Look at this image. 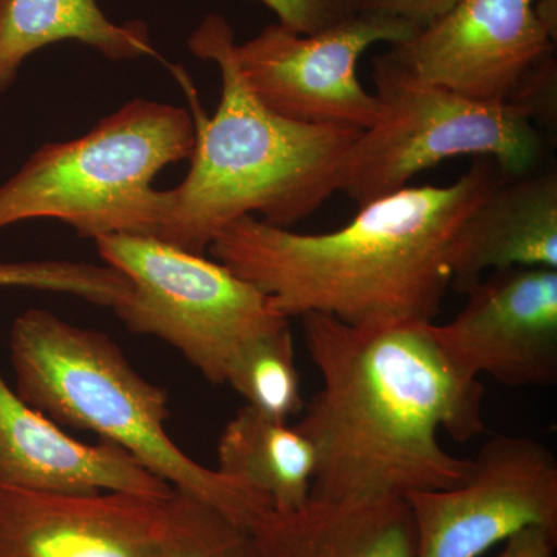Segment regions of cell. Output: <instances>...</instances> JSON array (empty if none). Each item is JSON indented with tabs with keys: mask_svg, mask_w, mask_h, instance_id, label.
<instances>
[{
	"mask_svg": "<svg viewBox=\"0 0 557 557\" xmlns=\"http://www.w3.org/2000/svg\"><path fill=\"white\" fill-rule=\"evenodd\" d=\"M557 533L544 528H527L505 542L497 557H555Z\"/></svg>",
	"mask_w": 557,
	"mask_h": 557,
	"instance_id": "cell-23",
	"label": "cell"
},
{
	"mask_svg": "<svg viewBox=\"0 0 557 557\" xmlns=\"http://www.w3.org/2000/svg\"><path fill=\"white\" fill-rule=\"evenodd\" d=\"M190 110L135 98L83 137L49 143L0 185V230L60 220L81 237L159 236L170 190L153 188L164 168L193 157Z\"/></svg>",
	"mask_w": 557,
	"mask_h": 557,
	"instance_id": "cell-5",
	"label": "cell"
},
{
	"mask_svg": "<svg viewBox=\"0 0 557 557\" xmlns=\"http://www.w3.org/2000/svg\"><path fill=\"white\" fill-rule=\"evenodd\" d=\"M95 245L131 284L129 298L113 313L135 335L170 344L214 386L225 384L242 347L289 324L265 293L218 260L156 236L112 234Z\"/></svg>",
	"mask_w": 557,
	"mask_h": 557,
	"instance_id": "cell-7",
	"label": "cell"
},
{
	"mask_svg": "<svg viewBox=\"0 0 557 557\" xmlns=\"http://www.w3.org/2000/svg\"><path fill=\"white\" fill-rule=\"evenodd\" d=\"M557 269V172L500 174L461 223L450 248L453 288L467 293L486 271Z\"/></svg>",
	"mask_w": 557,
	"mask_h": 557,
	"instance_id": "cell-14",
	"label": "cell"
},
{
	"mask_svg": "<svg viewBox=\"0 0 557 557\" xmlns=\"http://www.w3.org/2000/svg\"><path fill=\"white\" fill-rule=\"evenodd\" d=\"M0 486L44 493H127L168 500L174 487L126 450L73 438L0 375Z\"/></svg>",
	"mask_w": 557,
	"mask_h": 557,
	"instance_id": "cell-13",
	"label": "cell"
},
{
	"mask_svg": "<svg viewBox=\"0 0 557 557\" xmlns=\"http://www.w3.org/2000/svg\"><path fill=\"white\" fill-rule=\"evenodd\" d=\"M166 557H260L247 528L180 493L166 500Z\"/></svg>",
	"mask_w": 557,
	"mask_h": 557,
	"instance_id": "cell-20",
	"label": "cell"
},
{
	"mask_svg": "<svg viewBox=\"0 0 557 557\" xmlns=\"http://www.w3.org/2000/svg\"><path fill=\"white\" fill-rule=\"evenodd\" d=\"M218 457L219 472L269 498L276 511L302 507L311 496L317 457L309 438L251 406L226 424Z\"/></svg>",
	"mask_w": 557,
	"mask_h": 557,
	"instance_id": "cell-17",
	"label": "cell"
},
{
	"mask_svg": "<svg viewBox=\"0 0 557 557\" xmlns=\"http://www.w3.org/2000/svg\"><path fill=\"white\" fill-rule=\"evenodd\" d=\"M372 65L383 116L355 139L338 182V193L358 208L408 188L416 175L457 157L491 159L512 177L537 171L544 138L520 106L469 100L421 79L391 51Z\"/></svg>",
	"mask_w": 557,
	"mask_h": 557,
	"instance_id": "cell-6",
	"label": "cell"
},
{
	"mask_svg": "<svg viewBox=\"0 0 557 557\" xmlns=\"http://www.w3.org/2000/svg\"><path fill=\"white\" fill-rule=\"evenodd\" d=\"M225 384L273 420L288 423L289 417L299 413L304 401L289 324L242 347L231 361Z\"/></svg>",
	"mask_w": 557,
	"mask_h": 557,
	"instance_id": "cell-18",
	"label": "cell"
},
{
	"mask_svg": "<svg viewBox=\"0 0 557 557\" xmlns=\"http://www.w3.org/2000/svg\"><path fill=\"white\" fill-rule=\"evenodd\" d=\"M418 28L366 11L317 35L271 24L236 44L237 67L263 106L285 119L366 131L383 116V104L358 78V62L375 46L412 38Z\"/></svg>",
	"mask_w": 557,
	"mask_h": 557,
	"instance_id": "cell-8",
	"label": "cell"
},
{
	"mask_svg": "<svg viewBox=\"0 0 557 557\" xmlns=\"http://www.w3.org/2000/svg\"><path fill=\"white\" fill-rule=\"evenodd\" d=\"M460 0H370V11L412 25L426 27L448 13Z\"/></svg>",
	"mask_w": 557,
	"mask_h": 557,
	"instance_id": "cell-22",
	"label": "cell"
},
{
	"mask_svg": "<svg viewBox=\"0 0 557 557\" xmlns=\"http://www.w3.org/2000/svg\"><path fill=\"white\" fill-rule=\"evenodd\" d=\"M188 47L218 65L222 94L209 119L188 76L177 72L193 104L196 146L188 175L170 189V212L156 237L205 255L245 215L278 228L310 218L338 193L341 166L362 131L299 123L263 106L242 78L233 27L220 14L200 22Z\"/></svg>",
	"mask_w": 557,
	"mask_h": 557,
	"instance_id": "cell-3",
	"label": "cell"
},
{
	"mask_svg": "<svg viewBox=\"0 0 557 557\" xmlns=\"http://www.w3.org/2000/svg\"><path fill=\"white\" fill-rule=\"evenodd\" d=\"M304 336L322 386L296 429L313 446L311 497L368 500L448 490L471 474L438 434L485 432V388L458 368L429 324L350 325L307 313Z\"/></svg>",
	"mask_w": 557,
	"mask_h": 557,
	"instance_id": "cell-1",
	"label": "cell"
},
{
	"mask_svg": "<svg viewBox=\"0 0 557 557\" xmlns=\"http://www.w3.org/2000/svg\"><path fill=\"white\" fill-rule=\"evenodd\" d=\"M536 0H460L391 53L421 79L469 100L515 104L539 69L555 58L556 38Z\"/></svg>",
	"mask_w": 557,
	"mask_h": 557,
	"instance_id": "cell-10",
	"label": "cell"
},
{
	"mask_svg": "<svg viewBox=\"0 0 557 557\" xmlns=\"http://www.w3.org/2000/svg\"><path fill=\"white\" fill-rule=\"evenodd\" d=\"M260 557H416L412 512L403 497H311L292 511L270 508L248 528Z\"/></svg>",
	"mask_w": 557,
	"mask_h": 557,
	"instance_id": "cell-15",
	"label": "cell"
},
{
	"mask_svg": "<svg viewBox=\"0 0 557 557\" xmlns=\"http://www.w3.org/2000/svg\"><path fill=\"white\" fill-rule=\"evenodd\" d=\"M166 500L0 486V557H166Z\"/></svg>",
	"mask_w": 557,
	"mask_h": 557,
	"instance_id": "cell-12",
	"label": "cell"
},
{
	"mask_svg": "<svg viewBox=\"0 0 557 557\" xmlns=\"http://www.w3.org/2000/svg\"><path fill=\"white\" fill-rule=\"evenodd\" d=\"M277 24L298 35H317L370 11V0H260Z\"/></svg>",
	"mask_w": 557,
	"mask_h": 557,
	"instance_id": "cell-21",
	"label": "cell"
},
{
	"mask_svg": "<svg viewBox=\"0 0 557 557\" xmlns=\"http://www.w3.org/2000/svg\"><path fill=\"white\" fill-rule=\"evenodd\" d=\"M10 362L20 397L61 428L100 435L247 530L271 508L262 494L178 448L168 434L166 391L143 379L106 333L30 309L11 325Z\"/></svg>",
	"mask_w": 557,
	"mask_h": 557,
	"instance_id": "cell-4",
	"label": "cell"
},
{
	"mask_svg": "<svg viewBox=\"0 0 557 557\" xmlns=\"http://www.w3.org/2000/svg\"><path fill=\"white\" fill-rule=\"evenodd\" d=\"M0 288L61 293L115 310L131 296V284L109 265L75 260H0Z\"/></svg>",
	"mask_w": 557,
	"mask_h": 557,
	"instance_id": "cell-19",
	"label": "cell"
},
{
	"mask_svg": "<svg viewBox=\"0 0 557 557\" xmlns=\"http://www.w3.org/2000/svg\"><path fill=\"white\" fill-rule=\"evenodd\" d=\"M534 10L541 21L547 25L552 35L557 38V0H536Z\"/></svg>",
	"mask_w": 557,
	"mask_h": 557,
	"instance_id": "cell-24",
	"label": "cell"
},
{
	"mask_svg": "<svg viewBox=\"0 0 557 557\" xmlns=\"http://www.w3.org/2000/svg\"><path fill=\"white\" fill-rule=\"evenodd\" d=\"M406 500L416 557H482L527 528L557 533V460L537 440L494 435L463 483Z\"/></svg>",
	"mask_w": 557,
	"mask_h": 557,
	"instance_id": "cell-9",
	"label": "cell"
},
{
	"mask_svg": "<svg viewBox=\"0 0 557 557\" xmlns=\"http://www.w3.org/2000/svg\"><path fill=\"white\" fill-rule=\"evenodd\" d=\"M448 324L431 322L438 346L465 372L508 387L557 383V269L491 271Z\"/></svg>",
	"mask_w": 557,
	"mask_h": 557,
	"instance_id": "cell-11",
	"label": "cell"
},
{
	"mask_svg": "<svg viewBox=\"0 0 557 557\" xmlns=\"http://www.w3.org/2000/svg\"><path fill=\"white\" fill-rule=\"evenodd\" d=\"M500 174L496 161L474 159L450 185L408 186L358 208L330 233H295L245 215L208 252L288 319L321 313L350 325L428 324L453 288L454 236Z\"/></svg>",
	"mask_w": 557,
	"mask_h": 557,
	"instance_id": "cell-2",
	"label": "cell"
},
{
	"mask_svg": "<svg viewBox=\"0 0 557 557\" xmlns=\"http://www.w3.org/2000/svg\"><path fill=\"white\" fill-rule=\"evenodd\" d=\"M76 40L109 61L157 57L145 22L115 24L97 0H0V95L38 50Z\"/></svg>",
	"mask_w": 557,
	"mask_h": 557,
	"instance_id": "cell-16",
	"label": "cell"
}]
</instances>
